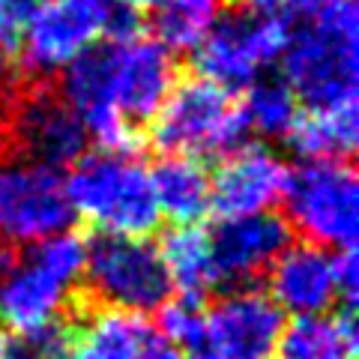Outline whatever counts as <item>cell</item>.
<instances>
[{"label": "cell", "mask_w": 359, "mask_h": 359, "mask_svg": "<svg viewBox=\"0 0 359 359\" xmlns=\"http://www.w3.org/2000/svg\"><path fill=\"white\" fill-rule=\"evenodd\" d=\"M273 351L276 359H356L353 311L294 318L282 327Z\"/></svg>", "instance_id": "obj_18"}, {"label": "cell", "mask_w": 359, "mask_h": 359, "mask_svg": "<svg viewBox=\"0 0 359 359\" xmlns=\"http://www.w3.org/2000/svg\"><path fill=\"white\" fill-rule=\"evenodd\" d=\"M186 359H224V356L216 351V347H210V344L204 341L201 347H195V351H189V356H186Z\"/></svg>", "instance_id": "obj_29"}, {"label": "cell", "mask_w": 359, "mask_h": 359, "mask_svg": "<svg viewBox=\"0 0 359 359\" xmlns=\"http://www.w3.org/2000/svg\"><path fill=\"white\" fill-rule=\"evenodd\" d=\"M294 243V231L278 212L222 219L210 233L216 287H252L269 273L276 257Z\"/></svg>", "instance_id": "obj_12"}, {"label": "cell", "mask_w": 359, "mask_h": 359, "mask_svg": "<svg viewBox=\"0 0 359 359\" xmlns=\"http://www.w3.org/2000/svg\"><path fill=\"white\" fill-rule=\"evenodd\" d=\"M156 311H159L156 332L180 351H195L207 341V311L201 309V299L177 297L162 302Z\"/></svg>", "instance_id": "obj_23"}, {"label": "cell", "mask_w": 359, "mask_h": 359, "mask_svg": "<svg viewBox=\"0 0 359 359\" xmlns=\"http://www.w3.org/2000/svg\"><path fill=\"white\" fill-rule=\"evenodd\" d=\"M63 183L72 212L96 224L99 233L147 240L162 222L150 171L132 156H81Z\"/></svg>", "instance_id": "obj_2"}, {"label": "cell", "mask_w": 359, "mask_h": 359, "mask_svg": "<svg viewBox=\"0 0 359 359\" xmlns=\"http://www.w3.org/2000/svg\"><path fill=\"white\" fill-rule=\"evenodd\" d=\"M120 9H126V13L138 15V13H147V9H156L162 4V0H114Z\"/></svg>", "instance_id": "obj_27"}, {"label": "cell", "mask_w": 359, "mask_h": 359, "mask_svg": "<svg viewBox=\"0 0 359 359\" xmlns=\"http://www.w3.org/2000/svg\"><path fill=\"white\" fill-rule=\"evenodd\" d=\"M282 81L309 111L359 108V13L353 0H327L290 25Z\"/></svg>", "instance_id": "obj_1"}, {"label": "cell", "mask_w": 359, "mask_h": 359, "mask_svg": "<svg viewBox=\"0 0 359 359\" xmlns=\"http://www.w3.org/2000/svg\"><path fill=\"white\" fill-rule=\"evenodd\" d=\"M4 359H39L33 353V347L25 339H13V341H4Z\"/></svg>", "instance_id": "obj_26"}, {"label": "cell", "mask_w": 359, "mask_h": 359, "mask_svg": "<svg viewBox=\"0 0 359 359\" xmlns=\"http://www.w3.org/2000/svg\"><path fill=\"white\" fill-rule=\"evenodd\" d=\"M285 141L302 162H347L359 141V108L299 114Z\"/></svg>", "instance_id": "obj_20"}, {"label": "cell", "mask_w": 359, "mask_h": 359, "mask_svg": "<svg viewBox=\"0 0 359 359\" xmlns=\"http://www.w3.org/2000/svg\"><path fill=\"white\" fill-rule=\"evenodd\" d=\"M72 359H186L144 314L93 306L72 327Z\"/></svg>", "instance_id": "obj_15"}, {"label": "cell", "mask_w": 359, "mask_h": 359, "mask_svg": "<svg viewBox=\"0 0 359 359\" xmlns=\"http://www.w3.org/2000/svg\"><path fill=\"white\" fill-rule=\"evenodd\" d=\"M111 51V87L120 114L132 126L147 123L162 108L177 84V63L156 39L132 33L126 39H108Z\"/></svg>", "instance_id": "obj_13"}, {"label": "cell", "mask_w": 359, "mask_h": 359, "mask_svg": "<svg viewBox=\"0 0 359 359\" xmlns=\"http://www.w3.org/2000/svg\"><path fill=\"white\" fill-rule=\"evenodd\" d=\"M243 13L257 18H282L294 21V0H240Z\"/></svg>", "instance_id": "obj_25"}, {"label": "cell", "mask_w": 359, "mask_h": 359, "mask_svg": "<svg viewBox=\"0 0 359 359\" xmlns=\"http://www.w3.org/2000/svg\"><path fill=\"white\" fill-rule=\"evenodd\" d=\"M290 39V21L257 18L249 13H224L210 36L195 48L198 78L240 93L282 60Z\"/></svg>", "instance_id": "obj_8"}, {"label": "cell", "mask_w": 359, "mask_h": 359, "mask_svg": "<svg viewBox=\"0 0 359 359\" xmlns=\"http://www.w3.org/2000/svg\"><path fill=\"white\" fill-rule=\"evenodd\" d=\"M87 240L75 231L30 245L15 264L0 276V327L13 335H30L63 318L72 287L84 276Z\"/></svg>", "instance_id": "obj_3"}, {"label": "cell", "mask_w": 359, "mask_h": 359, "mask_svg": "<svg viewBox=\"0 0 359 359\" xmlns=\"http://www.w3.org/2000/svg\"><path fill=\"white\" fill-rule=\"evenodd\" d=\"M75 212L57 168L33 162L21 153H0V237L36 245L69 231Z\"/></svg>", "instance_id": "obj_7"}, {"label": "cell", "mask_w": 359, "mask_h": 359, "mask_svg": "<svg viewBox=\"0 0 359 359\" xmlns=\"http://www.w3.org/2000/svg\"><path fill=\"white\" fill-rule=\"evenodd\" d=\"M287 224L320 249H353L359 231V183L347 162H302L287 174Z\"/></svg>", "instance_id": "obj_5"}, {"label": "cell", "mask_w": 359, "mask_h": 359, "mask_svg": "<svg viewBox=\"0 0 359 359\" xmlns=\"http://www.w3.org/2000/svg\"><path fill=\"white\" fill-rule=\"evenodd\" d=\"M114 0H42L21 25V63L30 75L63 72L108 36Z\"/></svg>", "instance_id": "obj_9"}, {"label": "cell", "mask_w": 359, "mask_h": 359, "mask_svg": "<svg viewBox=\"0 0 359 359\" xmlns=\"http://www.w3.org/2000/svg\"><path fill=\"white\" fill-rule=\"evenodd\" d=\"M243 117H245V126L249 132H257L264 138H287L294 123L299 120V102L294 96L282 78H257L245 87V96H243Z\"/></svg>", "instance_id": "obj_22"}, {"label": "cell", "mask_w": 359, "mask_h": 359, "mask_svg": "<svg viewBox=\"0 0 359 359\" xmlns=\"http://www.w3.org/2000/svg\"><path fill=\"white\" fill-rule=\"evenodd\" d=\"M228 13V0H162L153 9L156 42L168 54L195 51Z\"/></svg>", "instance_id": "obj_21"}, {"label": "cell", "mask_w": 359, "mask_h": 359, "mask_svg": "<svg viewBox=\"0 0 359 359\" xmlns=\"http://www.w3.org/2000/svg\"><path fill=\"white\" fill-rule=\"evenodd\" d=\"M159 257L168 273L171 290H180V297L201 299L207 290L216 287V269H212V249L210 233L198 224H183L165 233Z\"/></svg>", "instance_id": "obj_19"}, {"label": "cell", "mask_w": 359, "mask_h": 359, "mask_svg": "<svg viewBox=\"0 0 359 359\" xmlns=\"http://www.w3.org/2000/svg\"><path fill=\"white\" fill-rule=\"evenodd\" d=\"M290 168L266 144H243L219 162L210 177V210L219 219H243L273 212L285 198Z\"/></svg>", "instance_id": "obj_11"}, {"label": "cell", "mask_w": 359, "mask_h": 359, "mask_svg": "<svg viewBox=\"0 0 359 359\" xmlns=\"http://www.w3.org/2000/svg\"><path fill=\"white\" fill-rule=\"evenodd\" d=\"M156 207L162 219L177 228L198 224L210 212V174L198 159L189 156H162L150 171Z\"/></svg>", "instance_id": "obj_17"}, {"label": "cell", "mask_w": 359, "mask_h": 359, "mask_svg": "<svg viewBox=\"0 0 359 359\" xmlns=\"http://www.w3.org/2000/svg\"><path fill=\"white\" fill-rule=\"evenodd\" d=\"M335 278H339V302H344L347 311H353L356 306V285H359V269H356V255L353 249L335 252Z\"/></svg>", "instance_id": "obj_24"}, {"label": "cell", "mask_w": 359, "mask_h": 359, "mask_svg": "<svg viewBox=\"0 0 359 359\" xmlns=\"http://www.w3.org/2000/svg\"><path fill=\"white\" fill-rule=\"evenodd\" d=\"M13 264H15V249H13V243H6L4 237H0V276H4Z\"/></svg>", "instance_id": "obj_28"}, {"label": "cell", "mask_w": 359, "mask_h": 359, "mask_svg": "<svg viewBox=\"0 0 359 359\" xmlns=\"http://www.w3.org/2000/svg\"><path fill=\"white\" fill-rule=\"evenodd\" d=\"M0 359H4V339H0Z\"/></svg>", "instance_id": "obj_31"}, {"label": "cell", "mask_w": 359, "mask_h": 359, "mask_svg": "<svg viewBox=\"0 0 359 359\" xmlns=\"http://www.w3.org/2000/svg\"><path fill=\"white\" fill-rule=\"evenodd\" d=\"M6 129L21 156L48 168L75 165L87 150V132L60 90L27 84L6 99Z\"/></svg>", "instance_id": "obj_10"}, {"label": "cell", "mask_w": 359, "mask_h": 359, "mask_svg": "<svg viewBox=\"0 0 359 359\" xmlns=\"http://www.w3.org/2000/svg\"><path fill=\"white\" fill-rule=\"evenodd\" d=\"M269 297L294 318L327 314L339 302L335 261L327 249L311 243H290L269 266Z\"/></svg>", "instance_id": "obj_16"}, {"label": "cell", "mask_w": 359, "mask_h": 359, "mask_svg": "<svg viewBox=\"0 0 359 359\" xmlns=\"http://www.w3.org/2000/svg\"><path fill=\"white\" fill-rule=\"evenodd\" d=\"M13 36H15V33L9 30L4 21H0V63H4V54L9 51V45H13Z\"/></svg>", "instance_id": "obj_30"}, {"label": "cell", "mask_w": 359, "mask_h": 359, "mask_svg": "<svg viewBox=\"0 0 359 359\" xmlns=\"http://www.w3.org/2000/svg\"><path fill=\"white\" fill-rule=\"evenodd\" d=\"M245 126L240 99L224 87L186 78L174 84L162 108L153 117V144L165 156L189 159H224L245 144Z\"/></svg>", "instance_id": "obj_4"}, {"label": "cell", "mask_w": 359, "mask_h": 359, "mask_svg": "<svg viewBox=\"0 0 359 359\" xmlns=\"http://www.w3.org/2000/svg\"><path fill=\"white\" fill-rule=\"evenodd\" d=\"M285 311L261 287H233L207 311V344L224 359H266L273 353Z\"/></svg>", "instance_id": "obj_14"}, {"label": "cell", "mask_w": 359, "mask_h": 359, "mask_svg": "<svg viewBox=\"0 0 359 359\" xmlns=\"http://www.w3.org/2000/svg\"><path fill=\"white\" fill-rule=\"evenodd\" d=\"M84 282L99 306L147 314L171 299V282L150 240L99 233L87 243Z\"/></svg>", "instance_id": "obj_6"}]
</instances>
